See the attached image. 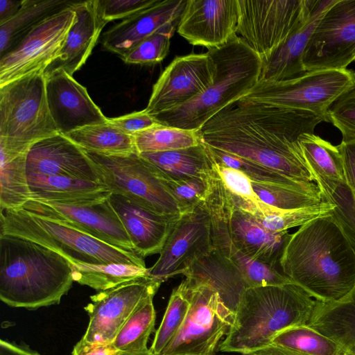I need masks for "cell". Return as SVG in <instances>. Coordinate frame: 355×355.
Segmentation results:
<instances>
[{
    "label": "cell",
    "instance_id": "47",
    "mask_svg": "<svg viewBox=\"0 0 355 355\" xmlns=\"http://www.w3.org/2000/svg\"><path fill=\"white\" fill-rule=\"evenodd\" d=\"M158 1L159 0H95V3L99 17L107 24L115 19H124Z\"/></svg>",
    "mask_w": 355,
    "mask_h": 355
},
{
    "label": "cell",
    "instance_id": "56",
    "mask_svg": "<svg viewBox=\"0 0 355 355\" xmlns=\"http://www.w3.org/2000/svg\"><path fill=\"white\" fill-rule=\"evenodd\" d=\"M343 355H353V354L347 353V352H345Z\"/></svg>",
    "mask_w": 355,
    "mask_h": 355
},
{
    "label": "cell",
    "instance_id": "29",
    "mask_svg": "<svg viewBox=\"0 0 355 355\" xmlns=\"http://www.w3.org/2000/svg\"><path fill=\"white\" fill-rule=\"evenodd\" d=\"M209 217L213 248L239 271L248 288L293 283L279 267L254 259L239 250L220 222Z\"/></svg>",
    "mask_w": 355,
    "mask_h": 355
},
{
    "label": "cell",
    "instance_id": "5",
    "mask_svg": "<svg viewBox=\"0 0 355 355\" xmlns=\"http://www.w3.org/2000/svg\"><path fill=\"white\" fill-rule=\"evenodd\" d=\"M207 53L216 65L212 84L188 103L153 116L159 123L199 130L225 107L245 96L258 83L261 60L237 35Z\"/></svg>",
    "mask_w": 355,
    "mask_h": 355
},
{
    "label": "cell",
    "instance_id": "40",
    "mask_svg": "<svg viewBox=\"0 0 355 355\" xmlns=\"http://www.w3.org/2000/svg\"><path fill=\"white\" fill-rule=\"evenodd\" d=\"M258 198L265 204L282 209H295L322 202L320 189L314 182L308 187H292L252 182Z\"/></svg>",
    "mask_w": 355,
    "mask_h": 355
},
{
    "label": "cell",
    "instance_id": "13",
    "mask_svg": "<svg viewBox=\"0 0 355 355\" xmlns=\"http://www.w3.org/2000/svg\"><path fill=\"white\" fill-rule=\"evenodd\" d=\"M76 19L70 6L36 24L10 51L0 58V87L26 76L44 73L60 56Z\"/></svg>",
    "mask_w": 355,
    "mask_h": 355
},
{
    "label": "cell",
    "instance_id": "37",
    "mask_svg": "<svg viewBox=\"0 0 355 355\" xmlns=\"http://www.w3.org/2000/svg\"><path fill=\"white\" fill-rule=\"evenodd\" d=\"M132 136L139 154L182 149L202 142L199 130H184L160 123Z\"/></svg>",
    "mask_w": 355,
    "mask_h": 355
},
{
    "label": "cell",
    "instance_id": "55",
    "mask_svg": "<svg viewBox=\"0 0 355 355\" xmlns=\"http://www.w3.org/2000/svg\"><path fill=\"white\" fill-rule=\"evenodd\" d=\"M120 355H154L149 350L142 353H121Z\"/></svg>",
    "mask_w": 355,
    "mask_h": 355
},
{
    "label": "cell",
    "instance_id": "3",
    "mask_svg": "<svg viewBox=\"0 0 355 355\" xmlns=\"http://www.w3.org/2000/svg\"><path fill=\"white\" fill-rule=\"evenodd\" d=\"M73 279L68 261L42 245L0 234V299L12 307L58 304Z\"/></svg>",
    "mask_w": 355,
    "mask_h": 355
},
{
    "label": "cell",
    "instance_id": "38",
    "mask_svg": "<svg viewBox=\"0 0 355 355\" xmlns=\"http://www.w3.org/2000/svg\"><path fill=\"white\" fill-rule=\"evenodd\" d=\"M27 154L0 162L1 210H18L31 199L27 171Z\"/></svg>",
    "mask_w": 355,
    "mask_h": 355
},
{
    "label": "cell",
    "instance_id": "49",
    "mask_svg": "<svg viewBox=\"0 0 355 355\" xmlns=\"http://www.w3.org/2000/svg\"><path fill=\"white\" fill-rule=\"evenodd\" d=\"M107 121L122 132L134 135L135 134L154 126L159 123L144 109L114 118H107Z\"/></svg>",
    "mask_w": 355,
    "mask_h": 355
},
{
    "label": "cell",
    "instance_id": "27",
    "mask_svg": "<svg viewBox=\"0 0 355 355\" xmlns=\"http://www.w3.org/2000/svg\"><path fill=\"white\" fill-rule=\"evenodd\" d=\"M183 275L210 285L234 313L248 288L239 271L214 248L196 260Z\"/></svg>",
    "mask_w": 355,
    "mask_h": 355
},
{
    "label": "cell",
    "instance_id": "54",
    "mask_svg": "<svg viewBox=\"0 0 355 355\" xmlns=\"http://www.w3.org/2000/svg\"><path fill=\"white\" fill-rule=\"evenodd\" d=\"M250 355H310L290 348L270 345L257 350Z\"/></svg>",
    "mask_w": 355,
    "mask_h": 355
},
{
    "label": "cell",
    "instance_id": "51",
    "mask_svg": "<svg viewBox=\"0 0 355 355\" xmlns=\"http://www.w3.org/2000/svg\"><path fill=\"white\" fill-rule=\"evenodd\" d=\"M122 352L112 343L89 344L80 340L73 347L72 355H120Z\"/></svg>",
    "mask_w": 355,
    "mask_h": 355
},
{
    "label": "cell",
    "instance_id": "35",
    "mask_svg": "<svg viewBox=\"0 0 355 355\" xmlns=\"http://www.w3.org/2000/svg\"><path fill=\"white\" fill-rule=\"evenodd\" d=\"M323 202L334 203L331 216L355 252V193L345 182L311 171Z\"/></svg>",
    "mask_w": 355,
    "mask_h": 355
},
{
    "label": "cell",
    "instance_id": "50",
    "mask_svg": "<svg viewBox=\"0 0 355 355\" xmlns=\"http://www.w3.org/2000/svg\"><path fill=\"white\" fill-rule=\"evenodd\" d=\"M338 148L343 158L346 184L355 193V140L341 141Z\"/></svg>",
    "mask_w": 355,
    "mask_h": 355
},
{
    "label": "cell",
    "instance_id": "34",
    "mask_svg": "<svg viewBox=\"0 0 355 355\" xmlns=\"http://www.w3.org/2000/svg\"><path fill=\"white\" fill-rule=\"evenodd\" d=\"M69 263L74 282L98 291L150 276L148 268L135 264H89L73 261Z\"/></svg>",
    "mask_w": 355,
    "mask_h": 355
},
{
    "label": "cell",
    "instance_id": "25",
    "mask_svg": "<svg viewBox=\"0 0 355 355\" xmlns=\"http://www.w3.org/2000/svg\"><path fill=\"white\" fill-rule=\"evenodd\" d=\"M70 6L76 12L75 21L59 58L46 71L60 68L73 76L87 61L107 23L99 17L95 0L72 1Z\"/></svg>",
    "mask_w": 355,
    "mask_h": 355
},
{
    "label": "cell",
    "instance_id": "52",
    "mask_svg": "<svg viewBox=\"0 0 355 355\" xmlns=\"http://www.w3.org/2000/svg\"><path fill=\"white\" fill-rule=\"evenodd\" d=\"M0 355H41L24 344H17L1 339Z\"/></svg>",
    "mask_w": 355,
    "mask_h": 355
},
{
    "label": "cell",
    "instance_id": "23",
    "mask_svg": "<svg viewBox=\"0 0 355 355\" xmlns=\"http://www.w3.org/2000/svg\"><path fill=\"white\" fill-rule=\"evenodd\" d=\"M109 199L135 252L144 259L159 254L180 216L154 212L121 195L112 193Z\"/></svg>",
    "mask_w": 355,
    "mask_h": 355
},
{
    "label": "cell",
    "instance_id": "1",
    "mask_svg": "<svg viewBox=\"0 0 355 355\" xmlns=\"http://www.w3.org/2000/svg\"><path fill=\"white\" fill-rule=\"evenodd\" d=\"M322 119L304 111L241 98L209 119L200 130L207 146L252 161L298 182L313 175L300 146Z\"/></svg>",
    "mask_w": 355,
    "mask_h": 355
},
{
    "label": "cell",
    "instance_id": "30",
    "mask_svg": "<svg viewBox=\"0 0 355 355\" xmlns=\"http://www.w3.org/2000/svg\"><path fill=\"white\" fill-rule=\"evenodd\" d=\"M139 155L151 163L162 176L175 181L209 179L213 172L214 161L202 141L182 149Z\"/></svg>",
    "mask_w": 355,
    "mask_h": 355
},
{
    "label": "cell",
    "instance_id": "45",
    "mask_svg": "<svg viewBox=\"0 0 355 355\" xmlns=\"http://www.w3.org/2000/svg\"><path fill=\"white\" fill-rule=\"evenodd\" d=\"M162 177L180 207L182 214L191 211L205 200L209 191V178H191L175 181L162 175Z\"/></svg>",
    "mask_w": 355,
    "mask_h": 355
},
{
    "label": "cell",
    "instance_id": "53",
    "mask_svg": "<svg viewBox=\"0 0 355 355\" xmlns=\"http://www.w3.org/2000/svg\"><path fill=\"white\" fill-rule=\"evenodd\" d=\"M24 0H0V25L12 18L20 10Z\"/></svg>",
    "mask_w": 355,
    "mask_h": 355
},
{
    "label": "cell",
    "instance_id": "46",
    "mask_svg": "<svg viewBox=\"0 0 355 355\" xmlns=\"http://www.w3.org/2000/svg\"><path fill=\"white\" fill-rule=\"evenodd\" d=\"M328 114L329 121L340 131L342 141L355 140V87L331 105Z\"/></svg>",
    "mask_w": 355,
    "mask_h": 355
},
{
    "label": "cell",
    "instance_id": "36",
    "mask_svg": "<svg viewBox=\"0 0 355 355\" xmlns=\"http://www.w3.org/2000/svg\"><path fill=\"white\" fill-rule=\"evenodd\" d=\"M153 297L141 302L118 332L112 344L121 352L142 353L149 350L147 344L156 318Z\"/></svg>",
    "mask_w": 355,
    "mask_h": 355
},
{
    "label": "cell",
    "instance_id": "9",
    "mask_svg": "<svg viewBox=\"0 0 355 355\" xmlns=\"http://www.w3.org/2000/svg\"><path fill=\"white\" fill-rule=\"evenodd\" d=\"M85 152L101 182L112 194L126 197L158 214H182L159 171L138 153L103 155Z\"/></svg>",
    "mask_w": 355,
    "mask_h": 355
},
{
    "label": "cell",
    "instance_id": "22",
    "mask_svg": "<svg viewBox=\"0 0 355 355\" xmlns=\"http://www.w3.org/2000/svg\"><path fill=\"white\" fill-rule=\"evenodd\" d=\"M187 0H159L114 24L102 36L103 47L123 58L142 40L166 26L179 23Z\"/></svg>",
    "mask_w": 355,
    "mask_h": 355
},
{
    "label": "cell",
    "instance_id": "12",
    "mask_svg": "<svg viewBox=\"0 0 355 355\" xmlns=\"http://www.w3.org/2000/svg\"><path fill=\"white\" fill-rule=\"evenodd\" d=\"M317 0H237L236 35L267 59L310 17Z\"/></svg>",
    "mask_w": 355,
    "mask_h": 355
},
{
    "label": "cell",
    "instance_id": "33",
    "mask_svg": "<svg viewBox=\"0 0 355 355\" xmlns=\"http://www.w3.org/2000/svg\"><path fill=\"white\" fill-rule=\"evenodd\" d=\"M83 150L103 155H121L137 153L133 136L108 122L88 125L65 135Z\"/></svg>",
    "mask_w": 355,
    "mask_h": 355
},
{
    "label": "cell",
    "instance_id": "44",
    "mask_svg": "<svg viewBox=\"0 0 355 355\" xmlns=\"http://www.w3.org/2000/svg\"><path fill=\"white\" fill-rule=\"evenodd\" d=\"M178 24H171L142 40L122 58L127 64H154L162 61L169 51L170 41Z\"/></svg>",
    "mask_w": 355,
    "mask_h": 355
},
{
    "label": "cell",
    "instance_id": "31",
    "mask_svg": "<svg viewBox=\"0 0 355 355\" xmlns=\"http://www.w3.org/2000/svg\"><path fill=\"white\" fill-rule=\"evenodd\" d=\"M238 202L252 213L268 231L279 232L295 227H301L318 218L331 216L334 203L323 202L310 207L295 209H282L261 202L244 199L236 196Z\"/></svg>",
    "mask_w": 355,
    "mask_h": 355
},
{
    "label": "cell",
    "instance_id": "21",
    "mask_svg": "<svg viewBox=\"0 0 355 355\" xmlns=\"http://www.w3.org/2000/svg\"><path fill=\"white\" fill-rule=\"evenodd\" d=\"M28 174L64 176L101 183L85 152L58 134L31 146L26 157Z\"/></svg>",
    "mask_w": 355,
    "mask_h": 355
},
{
    "label": "cell",
    "instance_id": "17",
    "mask_svg": "<svg viewBox=\"0 0 355 355\" xmlns=\"http://www.w3.org/2000/svg\"><path fill=\"white\" fill-rule=\"evenodd\" d=\"M216 73L207 52L176 57L153 85L145 110L153 116L188 103L212 84Z\"/></svg>",
    "mask_w": 355,
    "mask_h": 355
},
{
    "label": "cell",
    "instance_id": "43",
    "mask_svg": "<svg viewBox=\"0 0 355 355\" xmlns=\"http://www.w3.org/2000/svg\"><path fill=\"white\" fill-rule=\"evenodd\" d=\"M189 308V301L182 287L174 288L162 320L157 329L149 351L160 355L182 325Z\"/></svg>",
    "mask_w": 355,
    "mask_h": 355
},
{
    "label": "cell",
    "instance_id": "28",
    "mask_svg": "<svg viewBox=\"0 0 355 355\" xmlns=\"http://www.w3.org/2000/svg\"><path fill=\"white\" fill-rule=\"evenodd\" d=\"M306 325L355 355V286L338 301L317 300Z\"/></svg>",
    "mask_w": 355,
    "mask_h": 355
},
{
    "label": "cell",
    "instance_id": "15",
    "mask_svg": "<svg viewBox=\"0 0 355 355\" xmlns=\"http://www.w3.org/2000/svg\"><path fill=\"white\" fill-rule=\"evenodd\" d=\"M162 282L150 276L123 283L90 296L84 309L89 323L82 341L112 343L118 332L146 299L155 296Z\"/></svg>",
    "mask_w": 355,
    "mask_h": 355
},
{
    "label": "cell",
    "instance_id": "32",
    "mask_svg": "<svg viewBox=\"0 0 355 355\" xmlns=\"http://www.w3.org/2000/svg\"><path fill=\"white\" fill-rule=\"evenodd\" d=\"M66 0H24L17 13L0 25V57L12 50L40 21L69 5Z\"/></svg>",
    "mask_w": 355,
    "mask_h": 355
},
{
    "label": "cell",
    "instance_id": "6",
    "mask_svg": "<svg viewBox=\"0 0 355 355\" xmlns=\"http://www.w3.org/2000/svg\"><path fill=\"white\" fill-rule=\"evenodd\" d=\"M58 134L48 106L44 73L0 87V162L26 154L35 143Z\"/></svg>",
    "mask_w": 355,
    "mask_h": 355
},
{
    "label": "cell",
    "instance_id": "42",
    "mask_svg": "<svg viewBox=\"0 0 355 355\" xmlns=\"http://www.w3.org/2000/svg\"><path fill=\"white\" fill-rule=\"evenodd\" d=\"M207 148L215 163L243 172L252 182L292 187H308L313 183L298 182L237 155Z\"/></svg>",
    "mask_w": 355,
    "mask_h": 355
},
{
    "label": "cell",
    "instance_id": "48",
    "mask_svg": "<svg viewBox=\"0 0 355 355\" xmlns=\"http://www.w3.org/2000/svg\"><path fill=\"white\" fill-rule=\"evenodd\" d=\"M213 167L225 188L232 193L252 201L259 200L253 190L252 181L243 172L214 162Z\"/></svg>",
    "mask_w": 355,
    "mask_h": 355
},
{
    "label": "cell",
    "instance_id": "14",
    "mask_svg": "<svg viewBox=\"0 0 355 355\" xmlns=\"http://www.w3.org/2000/svg\"><path fill=\"white\" fill-rule=\"evenodd\" d=\"M355 61V0H337L318 23L305 49L306 72L343 70Z\"/></svg>",
    "mask_w": 355,
    "mask_h": 355
},
{
    "label": "cell",
    "instance_id": "41",
    "mask_svg": "<svg viewBox=\"0 0 355 355\" xmlns=\"http://www.w3.org/2000/svg\"><path fill=\"white\" fill-rule=\"evenodd\" d=\"M271 344L310 355H343L346 352L336 343L307 325L282 330L272 338Z\"/></svg>",
    "mask_w": 355,
    "mask_h": 355
},
{
    "label": "cell",
    "instance_id": "4",
    "mask_svg": "<svg viewBox=\"0 0 355 355\" xmlns=\"http://www.w3.org/2000/svg\"><path fill=\"white\" fill-rule=\"evenodd\" d=\"M317 300L295 283L251 287L242 294L233 324L218 351L250 355L280 331L306 325Z\"/></svg>",
    "mask_w": 355,
    "mask_h": 355
},
{
    "label": "cell",
    "instance_id": "10",
    "mask_svg": "<svg viewBox=\"0 0 355 355\" xmlns=\"http://www.w3.org/2000/svg\"><path fill=\"white\" fill-rule=\"evenodd\" d=\"M355 87L351 69L307 71L280 81H258L242 98L265 105L304 110L330 122L328 110L343 94Z\"/></svg>",
    "mask_w": 355,
    "mask_h": 355
},
{
    "label": "cell",
    "instance_id": "26",
    "mask_svg": "<svg viewBox=\"0 0 355 355\" xmlns=\"http://www.w3.org/2000/svg\"><path fill=\"white\" fill-rule=\"evenodd\" d=\"M31 199L69 205L87 206L102 202L112 193L102 183L64 176L28 174Z\"/></svg>",
    "mask_w": 355,
    "mask_h": 355
},
{
    "label": "cell",
    "instance_id": "7",
    "mask_svg": "<svg viewBox=\"0 0 355 355\" xmlns=\"http://www.w3.org/2000/svg\"><path fill=\"white\" fill-rule=\"evenodd\" d=\"M0 234L27 239L62 255L69 262L126 263L146 267L144 259L74 228L41 218L24 209L1 210Z\"/></svg>",
    "mask_w": 355,
    "mask_h": 355
},
{
    "label": "cell",
    "instance_id": "8",
    "mask_svg": "<svg viewBox=\"0 0 355 355\" xmlns=\"http://www.w3.org/2000/svg\"><path fill=\"white\" fill-rule=\"evenodd\" d=\"M189 301L184 321L160 355H214L234 313L209 284L186 277L180 284Z\"/></svg>",
    "mask_w": 355,
    "mask_h": 355
},
{
    "label": "cell",
    "instance_id": "18",
    "mask_svg": "<svg viewBox=\"0 0 355 355\" xmlns=\"http://www.w3.org/2000/svg\"><path fill=\"white\" fill-rule=\"evenodd\" d=\"M23 209L41 218L74 228L113 246L135 252L109 198L87 206L30 200Z\"/></svg>",
    "mask_w": 355,
    "mask_h": 355
},
{
    "label": "cell",
    "instance_id": "11",
    "mask_svg": "<svg viewBox=\"0 0 355 355\" xmlns=\"http://www.w3.org/2000/svg\"><path fill=\"white\" fill-rule=\"evenodd\" d=\"M205 205L210 216L218 219L235 246L245 254L279 268V260L289 238L288 230H266L255 216L238 202L213 167Z\"/></svg>",
    "mask_w": 355,
    "mask_h": 355
},
{
    "label": "cell",
    "instance_id": "19",
    "mask_svg": "<svg viewBox=\"0 0 355 355\" xmlns=\"http://www.w3.org/2000/svg\"><path fill=\"white\" fill-rule=\"evenodd\" d=\"M44 76L48 106L60 134L107 121L87 89L73 76L60 68L47 70Z\"/></svg>",
    "mask_w": 355,
    "mask_h": 355
},
{
    "label": "cell",
    "instance_id": "20",
    "mask_svg": "<svg viewBox=\"0 0 355 355\" xmlns=\"http://www.w3.org/2000/svg\"><path fill=\"white\" fill-rule=\"evenodd\" d=\"M238 21L237 0H187L177 31L192 45L210 49L236 35Z\"/></svg>",
    "mask_w": 355,
    "mask_h": 355
},
{
    "label": "cell",
    "instance_id": "24",
    "mask_svg": "<svg viewBox=\"0 0 355 355\" xmlns=\"http://www.w3.org/2000/svg\"><path fill=\"white\" fill-rule=\"evenodd\" d=\"M337 0H317L309 19L296 29L267 59L261 61L259 81L292 79L306 73L302 57L322 17Z\"/></svg>",
    "mask_w": 355,
    "mask_h": 355
},
{
    "label": "cell",
    "instance_id": "39",
    "mask_svg": "<svg viewBox=\"0 0 355 355\" xmlns=\"http://www.w3.org/2000/svg\"><path fill=\"white\" fill-rule=\"evenodd\" d=\"M300 143L311 171L346 183L338 146L332 145L314 133L303 135Z\"/></svg>",
    "mask_w": 355,
    "mask_h": 355
},
{
    "label": "cell",
    "instance_id": "16",
    "mask_svg": "<svg viewBox=\"0 0 355 355\" xmlns=\"http://www.w3.org/2000/svg\"><path fill=\"white\" fill-rule=\"evenodd\" d=\"M213 248L210 217L204 201L180 216L148 274L162 283L183 275Z\"/></svg>",
    "mask_w": 355,
    "mask_h": 355
},
{
    "label": "cell",
    "instance_id": "2",
    "mask_svg": "<svg viewBox=\"0 0 355 355\" xmlns=\"http://www.w3.org/2000/svg\"><path fill=\"white\" fill-rule=\"evenodd\" d=\"M279 268L320 301H338L355 286V252L331 216L290 234Z\"/></svg>",
    "mask_w": 355,
    "mask_h": 355
}]
</instances>
